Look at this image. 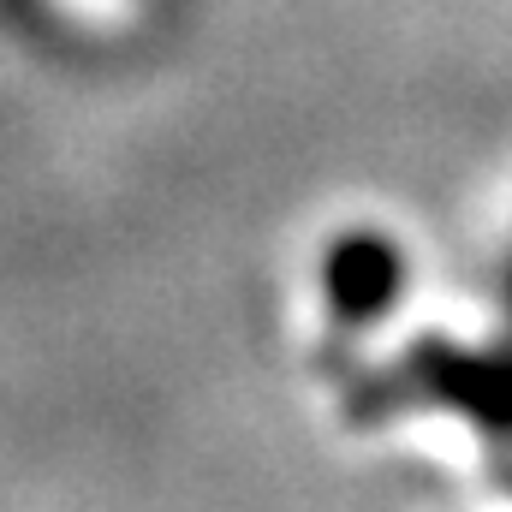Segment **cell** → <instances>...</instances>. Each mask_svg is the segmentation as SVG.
<instances>
[{
  "label": "cell",
  "instance_id": "7a4b0ae2",
  "mask_svg": "<svg viewBox=\"0 0 512 512\" xmlns=\"http://www.w3.org/2000/svg\"><path fill=\"white\" fill-rule=\"evenodd\" d=\"M411 376L435 399L471 411L477 423L512 429V358H471V352H453V346L429 340V346L411 352Z\"/></svg>",
  "mask_w": 512,
  "mask_h": 512
},
{
  "label": "cell",
  "instance_id": "6da1fadb",
  "mask_svg": "<svg viewBox=\"0 0 512 512\" xmlns=\"http://www.w3.org/2000/svg\"><path fill=\"white\" fill-rule=\"evenodd\" d=\"M322 286H328L334 322L370 328V322H382L393 310V298L405 286V262H399V251L387 245L382 233H346L328 251V262H322Z\"/></svg>",
  "mask_w": 512,
  "mask_h": 512
}]
</instances>
